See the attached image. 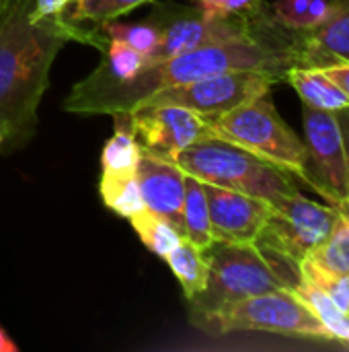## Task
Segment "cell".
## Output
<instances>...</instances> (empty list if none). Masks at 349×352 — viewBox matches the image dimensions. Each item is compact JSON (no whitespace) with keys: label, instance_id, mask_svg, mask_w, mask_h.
<instances>
[{"label":"cell","instance_id":"obj_1","mask_svg":"<svg viewBox=\"0 0 349 352\" xmlns=\"http://www.w3.org/2000/svg\"><path fill=\"white\" fill-rule=\"evenodd\" d=\"M286 33L288 29L280 25L265 35L195 47L146 64L132 80L121 85L82 87L76 82L64 99V109L72 113H130L163 89L237 70L269 72L282 80L292 66H298L294 39H286Z\"/></svg>","mask_w":349,"mask_h":352},{"label":"cell","instance_id":"obj_2","mask_svg":"<svg viewBox=\"0 0 349 352\" xmlns=\"http://www.w3.org/2000/svg\"><path fill=\"white\" fill-rule=\"evenodd\" d=\"M31 6L33 0L0 6V136L10 146L33 136L51 64L70 41L60 16L35 19Z\"/></svg>","mask_w":349,"mask_h":352},{"label":"cell","instance_id":"obj_3","mask_svg":"<svg viewBox=\"0 0 349 352\" xmlns=\"http://www.w3.org/2000/svg\"><path fill=\"white\" fill-rule=\"evenodd\" d=\"M175 163L204 184L243 192L272 206L298 190L292 173L216 136L195 140L175 157Z\"/></svg>","mask_w":349,"mask_h":352},{"label":"cell","instance_id":"obj_4","mask_svg":"<svg viewBox=\"0 0 349 352\" xmlns=\"http://www.w3.org/2000/svg\"><path fill=\"white\" fill-rule=\"evenodd\" d=\"M337 206L306 198L300 190L274 204L272 217L255 245L263 252L286 289L300 283V262L315 254L331 233Z\"/></svg>","mask_w":349,"mask_h":352},{"label":"cell","instance_id":"obj_5","mask_svg":"<svg viewBox=\"0 0 349 352\" xmlns=\"http://www.w3.org/2000/svg\"><path fill=\"white\" fill-rule=\"evenodd\" d=\"M212 136L228 140L280 169L300 177L311 188L304 140L282 120L269 93L216 116H202Z\"/></svg>","mask_w":349,"mask_h":352},{"label":"cell","instance_id":"obj_6","mask_svg":"<svg viewBox=\"0 0 349 352\" xmlns=\"http://www.w3.org/2000/svg\"><path fill=\"white\" fill-rule=\"evenodd\" d=\"M206 289L189 299L191 322L228 303L286 289L263 252L255 243L212 241L206 250Z\"/></svg>","mask_w":349,"mask_h":352},{"label":"cell","instance_id":"obj_7","mask_svg":"<svg viewBox=\"0 0 349 352\" xmlns=\"http://www.w3.org/2000/svg\"><path fill=\"white\" fill-rule=\"evenodd\" d=\"M193 324L210 334L269 332L280 336L329 342V336L315 314L290 289H278L228 303L216 311L206 314Z\"/></svg>","mask_w":349,"mask_h":352},{"label":"cell","instance_id":"obj_8","mask_svg":"<svg viewBox=\"0 0 349 352\" xmlns=\"http://www.w3.org/2000/svg\"><path fill=\"white\" fill-rule=\"evenodd\" d=\"M278 80H280L278 76L259 70L222 72L187 85L163 89L152 97H148L142 105L146 103L179 105L200 116H216L267 95Z\"/></svg>","mask_w":349,"mask_h":352},{"label":"cell","instance_id":"obj_9","mask_svg":"<svg viewBox=\"0 0 349 352\" xmlns=\"http://www.w3.org/2000/svg\"><path fill=\"white\" fill-rule=\"evenodd\" d=\"M302 128L311 188L331 206H348L346 146L337 113L302 105Z\"/></svg>","mask_w":349,"mask_h":352},{"label":"cell","instance_id":"obj_10","mask_svg":"<svg viewBox=\"0 0 349 352\" xmlns=\"http://www.w3.org/2000/svg\"><path fill=\"white\" fill-rule=\"evenodd\" d=\"M130 118L140 146L169 161L195 140L212 136L200 113L179 105L146 103L130 111Z\"/></svg>","mask_w":349,"mask_h":352},{"label":"cell","instance_id":"obj_11","mask_svg":"<svg viewBox=\"0 0 349 352\" xmlns=\"http://www.w3.org/2000/svg\"><path fill=\"white\" fill-rule=\"evenodd\" d=\"M204 188L210 208L212 239L255 243L272 217V202L212 184H204Z\"/></svg>","mask_w":349,"mask_h":352},{"label":"cell","instance_id":"obj_12","mask_svg":"<svg viewBox=\"0 0 349 352\" xmlns=\"http://www.w3.org/2000/svg\"><path fill=\"white\" fill-rule=\"evenodd\" d=\"M136 175L144 198V206L150 212L167 219L183 235L185 171L175 161L163 159L142 148Z\"/></svg>","mask_w":349,"mask_h":352},{"label":"cell","instance_id":"obj_13","mask_svg":"<svg viewBox=\"0 0 349 352\" xmlns=\"http://www.w3.org/2000/svg\"><path fill=\"white\" fill-rule=\"evenodd\" d=\"M294 35L298 66L325 68L349 62V0H335L327 21L306 31H294Z\"/></svg>","mask_w":349,"mask_h":352},{"label":"cell","instance_id":"obj_14","mask_svg":"<svg viewBox=\"0 0 349 352\" xmlns=\"http://www.w3.org/2000/svg\"><path fill=\"white\" fill-rule=\"evenodd\" d=\"M148 2L152 0H72L60 14V19L64 21L70 39L107 52L109 37L105 35L101 25Z\"/></svg>","mask_w":349,"mask_h":352},{"label":"cell","instance_id":"obj_15","mask_svg":"<svg viewBox=\"0 0 349 352\" xmlns=\"http://www.w3.org/2000/svg\"><path fill=\"white\" fill-rule=\"evenodd\" d=\"M286 80L294 87L306 107L321 111H341L349 107V97L317 66H292L286 72Z\"/></svg>","mask_w":349,"mask_h":352},{"label":"cell","instance_id":"obj_16","mask_svg":"<svg viewBox=\"0 0 349 352\" xmlns=\"http://www.w3.org/2000/svg\"><path fill=\"white\" fill-rule=\"evenodd\" d=\"M115 128L111 138L105 142L101 153L103 173H136L140 161V142L132 128V118L128 111L113 113Z\"/></svg>","mask_w":349,"mask_h":352},{"label":"cell","instance_id":"obj_17","mask_svg":"<svg viewBox=\"0 0 349 352\" xmlns=\"http://www.w3.org/2000/svg\"><path fill=\"white\" fill-rule=\"evenodd\" d=\"M167 266L179 280L185 299H193L206 289L208 283V260L206 252L191 243L189 239L181 237V241L173 248V252L165 258Z\"/></svg>","mask_w":349,"mask_h":352},{"label":"cell","instance_id":"obj_18","mask_svg":"<svg viewBox=\"0 0 349 352\" xmlns=\"http://www.w3.org/2000/svg\"><path fill=\"white\" fill-rule=\"evenodd\" d=\"M296 297L315 314L319 324L329 336V342H341L349 346V314L344 311L339 305H335L333 299H329L323 291L317 287L300 280L294 289Z\"/></svg>","mask_w":349,"mask_h":352},{"label":"cell","instance_id":"obj_19","mask_svg":"<svg viewBox=\"0 0 349 352\" xmlns=\"http://www.w3.org/2000/svg\"><path fill=\"white\" fill-rule=\"evenodd\" d=\"M183 237L206 250L214 239L210 231V208L204 182L185 173V198H183Z\"/></svg>","mask_w":349,"mask_h":352},{"label":"cell","instance_id":"obj_20","mask_svg":"<svg viewBox=\"0 0 349 352\" xmlns=\"http://www.w3.org/2000/svg\"><path fill=\"white\" fill-rule=\"evenodd\" d=\"M99 196L109 210L123 219H132L146 208L136 173H101Z\"/></svg>","mask_w":349,"mask_h":352},{"label":"cell","instance_id":"obj_21","mask_svg":"<svg viewBox=\"0 0 349 352\" xmlns=\"http://www.w3.org/2000/svg\"><path fill=\"white\" fill-rule=\"evenodd\" d=\"M309 258L329 272L349 274V204L337 208L329 237Z\"/></svg>","mask_w":349,"mask_h":352},{"label":"cell","instance_id":"obj_22","mask_svg":"<svg viewBox=\"0 0 349 352\" xmlns=\"http://www.w3.org/2000/svg\"><path fill=\"white\" fill-rule=\"evenodd\" d=\"M134 227V231L138 233L140 241L160 260H165L173 248L181 241V233L163 217L150 212L148 208H144L142 212L134 214L132 219H128Z\"/></svg>","mask_w":349,"mask_h":352},{"label":"cell","instance_id":"obj_23","mask_svg":"<svg viewBox=\"0 0 349 352\" xmlns=\"http://www.w3.org/2000/svg\"><path fill=\"white\" fill-rule=\"evenodd\" d=\"M300 280L323 291L329 299L335 301V305H339L344 311L349 314V274L329 272L319 264H315L311 258H306L300 262Z\"/></svg>","mask_w":349,"mask_h":352},{"label":"cell","instance_id":"obj_24","mask_svg":"<svg viewBox=\"0 0 349 352\" xmlns=\"http://www.w3.org/2000/svg\"><path fill=\"white\" fill-rule=\"evenodd\" d=\"M101 29L105 31V35L109 39L125 41L128 45H132L136 52L144 54L146 58L154 52V47L158 43V29L150 21H144V23H117L113 19V21H107L105 25H101Z\"/></svg>","mask_w":349,"mask_h":352},{"label":"cell","instance_id":"obj_25","mask_svg":"<svg viewBox=\"0 0 349 352\" xmlns=\"http://www.w3.org/2000/svg\"><path fill=\"white\" fill-rule=\"evenodd\" d=\"M214 16H259L267 10L265 0H187Z\"/></svg>","mask_w":349,"mask_h":352},{"label":"cell","instance_id":"obj_26","mask_svg":"<svg viewBox=\"0 0 349 352\" xmlns=\"http://www.w3.org/2000/svg\"><path fill=\"white\" fill-rule=\"evenodd\" d=\"M309 6H311V0H276L269 10H272L274 21L286 27L288 31H306Z\"/></svg>","mask_w":349,"mask_h":352},{"label":"cell","instance_id":"obj_27","mask_svg":"<svg viewBox=\"0 0 349 352\" xmlns=\"http://www.w3.org/2000/svg\"><path fill=\"white\" fill-rule=\"evenodd\" d=\"M72 0H33L31 14L43 21H56Z\"/></svg>","mask_w":349,"mask_h":352},{"label":"cell","instance_id":"obj_28","mask_svg":"<svg viewBox=\"0 0 349 352\" xmlns=\"http://www.w3.org/2000/svg\"><path fill=\"white\" fill-rule=\"evenodd\" d=\"M323 70L327 72V76L349 97V62H337V64L325 66Z\"/></svg>","mask_w":349,"mask_h":352},{"label":"cell","instance_id":"obj_29","mask_svg":"<svg viewBox=\"0 0 349 352\" xmlns=\"http://www.w3.org/2000/svg\"><path fill=\"white\" fill-rule=\"evenodd\" d=\"M337 120L341 126V134H344V146H346V169H348V202H349V107L337 111Z\"/></svg>","mask_w":349,"mask_h":352},{"label":"cell","instance_id":"obj_30","mask_svg":"<svg viewBox=\"0 0 349 352\" xmlns=\"http://www.w3.org/2000/svg\"><path fill=\"white\" fill-rule=\"evenodd\" d=\"M0 352H19L16 342H12V338L2 326H0Z\"/></svg>","mask_w":349,"mask_h":352},{"label":"cell","instance_id":"obj_31","mask_svg":"<svg viewBox=\"0 0 349 352\" xmlns=\"http://www.w3.org/2000/svg\"><path fill=\"white\" fill-rule=\"evenodd\" d=\"M0 144H2V136H0Z\"/></svg>","mask_w":349,"mask_h":352},{"label":"cell","instance_id":"obj_32","mask_svg":"<svg viewBox=\"0 0 349 352\" xmlns=\"http://www.w3.org/2000/svg\"><path fill=\"white\" fill-rule=\"evenodd\" d=\"M2 2H4V0H0V6H2Z\"/></svg>","mask_w":349,"mask_h":352}]
</instances>
